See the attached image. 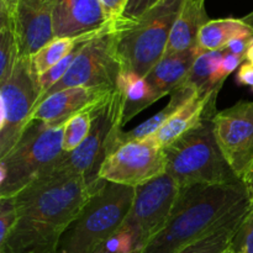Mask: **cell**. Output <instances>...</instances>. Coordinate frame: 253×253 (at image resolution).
Masks as SVG:
<instances>
[{"mask_svg":"<svg viewBox=\"0 0 253 253\" xmlns=\"http://www.w3.org/2000/svg\"><path fill=\"white\" fill-rule=\"evenodd\" d=\"M253 44V37H241V39H235L226 46V51L230 53L237 54L242 57L246 61V54L249 52L250 47Z\"/></svg>","mask_w":253,"mask_h":253,"instance_id":"cell-33","label":"cell"},{"mask_svg":"<svg viewBox=\"0 0 253 253\" xmlns=\"http://www.w3.org/2000/svg\"><path fill=\"white\" fill-rule=\"evenodd\" d=\"M179 193L180 188L168 173L135 188L132 205L123 225L132 232L141 249L165 229Z\"/></svg>","mask_w":253,"mask_h":253,"instance_id":"cell-11","label":"cell"},{"mask_svg":"<svg viewBox=\"0 0 253 253\" xmlns=\"http://www.w3.org/2000/svg\"><path fill=\"white\" fill-rule=\"evenodd\" d=\"M54 0H19L14 16L20 56L31 58L54 39Z\"/></svg>","mask_w":253,"mask_h":253,"instance_id":"cell-13","label":"cell"},{"mask_svg":"<svg viewBox=\"0 0 253 253\" xmlns=\"http://www.w3.org/2000/svg\"><path fill=\"white\" fill-rule=\"evenodd\" d=\"M224 54L225 49L212 52L202 51L197 57L185 82L190 84L198 94L207 95L225 82L220 73Z\"/></svg>","mask_w":253,"mask_h":253,"instance_id":"cell-23","label":"cell"},{"mask_svg":"<svg viewBox=\"0 0 253 253\" xmlns=\"http://www.w3.org/2000/svg\"><path fill=\"white\" fill-rule=\"evenodd\" d=\"M141 251L142 249L132 232L123 225L90 253H141Z\"/></svg>","mask_w":253,"mask_h":253,"instance_id":"cell-27","label":"cell"},{"mask_svg":"<svg viewBox=\"0 0 253 253\" xmlns=\"http://www.w3.org/2000/svg\"><path fill=\"white\" fill-rule=\"evenodd\" d=\"M167 173L165 148L153 135L123 143L111 151L99 170V179L137 188Z\"/></svg>","mask_w":253,"mask_h":253,"instance_id":"cell-10","label":"cell"},{"mask_svg":"<svg viewBox=\"0 0 253 253\" xmlns=\"http://www.w3.org/2000/svg\"><path fill=\"white\" fill-rule=\"evenodd\" d=\"M246 61H249L250 63L253 64V44H252L251 47H250L249 52H247V54H246Z\"/></svg>","mask_w":253,"mask_h":253,"instance_id":"cell-38","label":"cell"},{"mask_svg":"<svg viewBox=\"0 0 253 253\" xmlns=\"http://www.w3.org/2000/svg\"><path fill=\"white\" fill-rule=\"evenodd\" d=\"M252 205L242 182L180 189L167 225L141 253H178Z\"/></svg>","mask_w":253,"mask_h":253,"instance_id":"cell-2","label":"cell"},{"mask_svg":"<svg viewBox=\"0 0 253 253\" xmlns=\"http://www.w3.org/2000/svg\"><path fill=\"white\" fill-rule=\"evenodd\" d=\"M113 90L114 89L84 86L62 89L49 94L37 104L31 115V120L43 121L49 125H62L76 114L98 104Z\"/></svg>","mask_w":253,"mask_h":253,"instance_id":"cell-15","label":"cell"},{"mask_svg":"<svg viewBox=\"0 0 253 253\" xmlns=\"http://www.w3.org/2000/svg\"><path fill=\"white\" fill-rule=\"evenodd\" d=\"M17 2H19V0H0V12L12 17L16 11Z\"/></svg>","mask_w":253,"mask_h":253,"instance_id":"cell-36","label":"cell"},{"mask_svg":"<svg viewBox=\"0 0 253 253\" xmlns=\"http://www.w3.org/2000/svg\"><path fill=\"white\" fill-rule=\"evenodd\" d=\"M121 100L116 89L93 108V125L86 140L73 152L63 153L52 167L82 175L89 184L99 182V170L108 156L111 135L123 128Z\"/></svg>","mask_w":253,"mask_h":253,"instance_id":"cell-8","label":"cell"},{"mask_svg":"<svg viewBox=\"0 0 253 253\" xmlns=\"http://www.w3.org/2000/svg\"><path fill=\"white\" fill-rule=\"evenodd\" d=\"M202 49L199 46L178 53L165 54L148 72L146 79L160 99L172 94L188 78L194 61Z\"/></svg>","mask_w":253,"mask_h":253,"instance_id":"cell-16","label":"cell"},{"mask_svg":"<svg viewBox=\"0 0 253 253\" xmlns=\"http://www.w3.org/2000/svg\"><path fill=\"white\" fill-rule=\"evenodd\" d=\"M242 20H244V21L253 30V11L250 12V14L246 15L245 17H242Z\"/></svg>","mask_w":253,"mask_h":253,"instance_id":"cell-37","label":"cell"},{"mask_svg":"<svg viewBox=\"0 0 253 253\" xmlns=\"http://www.w3.org/2000/svg\"><path fill=\"white\" fill-rule=\"evenodd\" d=\"M237 253H246V252H245L242 249H240V250H237Z\"/></svg>","mask_w":253,"mask_h":253,"instance_id":"cell-40","label":"cell"},{"mask_svg":"<svg viewBox=\"0 0 253 253\" xmlns=\"http://www.w3.org/2000/svg\"><path fill=\"white\" fill-rule=\"evenodd\" d=\"M63 127L30 121L16 145L0 158V198L16 195L62 157Z\"/></svg>","mask_w":253,"mask_h":253,"instance_id":"cell-6","label":"cell"},{"mask_svg":"<svg viewBox=\"0 0 253 253\" xmlns=\"http://www.w3.org/2000/svg\"><path fill=\"white\" fill-rule=\"evenodd\" d=\"M17 220L14 198H0V245L7 239Z\"/></svg>","mask_w":253,"mask_h":253,"instance_id":"cell-28","label":"cell"},{"mask_svg":"<svg viewBox=\"0 0 253 253\" xmlns=\"http://www.w3.org/2000/svg\"><path fill=\"white\" fill-rule=\"evenodd\" d=\"M94 106L76 114L64 124L63 141H62V148L64 153L73 152L86 140L93 125Z\"/></svg>","mask_w":253,"mask_h":253,"instance_id":"cell-26","label":"cell"},{"mask_svg":"<svg viewBox=\"0 0 253 253\" xmlns=\"http://www.w3.org/2000/svg\"><path fill=\"white\" fill-rule=\"evenodd\" d=\"M41 95L39 74L29 57H20L12 73L0 82V158L16 145Z\"/></svg>","mask_w":253,"mask_h":253,"instance_id":"cell-7","label":"cell"},{"mask_svg":"<svg viewBox=\"0 0 253 253\" xmlns=\"http://www.w3.org/2000/svg\"><path fill=\"white\" fill-rule=\"evenodd\" d=\"M184 0H160L137 19L114 22L123 71L146 77L167 48L170 31Z\"/></svg>","mask_w":253,"mask_h":253,"instance_id":"cell-4","label":"cell"},{"mask_svg":"<svg viewBox=\"0 0 253 253\" xmlns=\"http://www.w3.org/2000/svg\"><path fill=\"white\" fill-rule=\"evenodd\" d=\"M103 180L49 167L14 195L17 220L0 253H54L67 227Z\"/></svg>","mask_w":253,"mask_h":253,"instance_id":"cell-1","label":"cell"},{"mask_svg":"<svg viewBox=\"0 0 253 253\" xmlns=\"http://www.w3.org/2000/svg\"><path fill=\"white\" fill-rule=\"evenodd\" d=\"M236 82L240 85L250 88L253 91V64L249 61L244 62L237 71Z\"/></svg>","mask_w":253,"mask_h":253,"instance_id":"cell-34","label":"cell"},{"mask_svg":"<svg viewBox=\"0 0 253 253\" xmlns=\"http://www.w3.org/2000/svg\"><path fill=\"white\" fill-rule=\"evenodd\" d=\"M224 253H237V250L235 249V245L232 247H230L229 250H227V251H225Z\"/></svg>","mask_w":253,"mask_h":253,"instance_id":"cell-39","label":"cell"},{"mask_svg":"<svg viewBox=\"0 0 253 253\" xmlns=\"http://www.w3.org/2000/svg\"><path fill=\"white\" fill-rule=\"evenodd\" d=\"M253 37V30L242 19L209 20L200 29L198 46L202 51H222L235 39Z\"/></svg>","mask_w":253,"mask_h":253,"instance_id":"cell-21","label":"cell"},{"mask_svg":"<svg viewBox=\"0 0 253 253\" xmlns=\"http://www.w3.org/2000/svg\"><path fill=\"white\" fill-rule=\"evenodd\" d=\"M158 1L160 0H128L125 11H124L121 17L130 20L137 19L141 15L145 14L146 11H148L151 7L155 6Z\"/></svg>","mask_w":253,"mask_h":253,"instance_id":"cell-30","label":"cell"},{"mask_svg":"<svg viewBox=\"0 0 253 253\" xmlns=\"http://www.w3.org/2000/svg\"><path fill=\"white\" fill-rule=\"evenodd\" d=\"M100 0H54V37H82L109 24Z\"/></svg>","mask_w":253,"mask_h":253,"instance_id":"cell-14","label":"cell"},{"mask_svg":"<svg viewBox=\"0 0 253 253\" xmlns=\"http://www.w3.org/2000/svg\"><path fill=\"white\" fill-rule=\"evenodd\" d=\"M214 90H211L207 95L197 94L195 96H193L167 123L163 124L162 127L153 135L163 148H167L168 146L172 145L180 136L194 128L202 121Z\"/></svg>","mask_w":253,"mask_h":253,"instance_id":"cell-20","label":"cell"},{"mask_svg":"<svg viewBox=\"0 0 253 253\" xmlns=\"http://www.w3.org/2000/svg\"><path fill=\"white\" fill-rule=\"evenodd\" d=\"M253 205L235 214L219 227L212 230L203 239L193 242L178 253H224L235 245L237 235L247 215L251 212Z\"/></svg>","mask_w":253,"mask_h":253,"instance_id":"cell-22","label":"cell"},{"mask_svg":"<svg viewBox=\"0 0 253 253\" xmlns=\"http://www.w3.org/2000/svg\"><path fill=\"white\" fill-rule=\"evenodd\" d=\"M235 249H242L246 253H253V208L235 240Z\"/></svg>","mask_w":253,"mask_h":253,"instance_id":"cell-29","label":"cell"},{"mask_svg":"<svg viewBox=\"0 0 253 253\" xmlns=\"http://www.w3.org/2000/svg\"><path fill=\"white\" fill-rule=\"evenodd\" d=\"M121 100L123 126L141 111L160 100L146 77L132 71H123L115 86Z\"/></svg>","mask_w":253,"mask_h":253,"instance_id":"cell-19","label":"cell"},{"mask_svg":"<svg viewBox=\"0 0 253 253\" xmlns=\"http://www.w3.org/2000/svg\"><path fill=\"white\" fill-rule=\"evenodd\" d=\"M20 57L14 21L9 15L0 12V82L12 73Z\"/></svg>","mask_w":253,"mask_h":253,"instance_id":"cell-25","label":"cell"},{"mask_svg":"<svg viewBox=\"0 0 253 253\" xmlns=\"http://www.w3.org/2000/svg\"><path fill=\"white\" fill-rule=\"evenodd\" d=\"M214 133L225 160L240 179L253 160V101L240 100L217 111Z\"/></svg>","mask_w":253,"mask_h":253,"instance_id":"cell-12","label":"cell"},{"mask_svg":"<svg viewBox=\"0 0 253 253\" xmlns=\"http://www.w3.org/2000/svg\"><path fill=\"white\" fill-rule=\"evenodd\" d=\"M245 62V59L242 57L237 56V54L230 53L225 49V54L222 57V62H221V68H220V73H221V78L226 79L235 69L237 68L239 66H241L242 63Z\"/></svg>","mask_w":253,"mask_h":253,"instance_id":"cell-32","label":"cell"},{"mask_svg":"<svg viewBox=\"0 0 253 253\" xmlns=\"http://www.w3.org/2000/svg\"><path fill=\"white\" fill-rule=\"evenodd\" d=\"M240 180H241L242 184L246 188V192L249 194L250 200H251L253 204V160L244 169L241 177H240Z\"/></svg>","mask_w":253,"mask_h":253,"instance_id":"cell-35","label":"cell"},{"mask_svg":"<svg viewBox=\"0 0 253 253\" xmlns=\"http://www.w3.org/2000/svg\"><path fill=\"white\" fill-rule=\"evenodd\" d=\"M109 21H116L123 16L128 0H100Z\"/></svg>","mask_w":253,"mask_h":253,"instance_id":"cell-31","label":"cell"},{"mask_svg":"<svg viewBox=\"0 0 253 253\" xmlns=\"http://www.w3.org/2000/svg\"><path fill=\"white\" fill-rule=\"evenodd\" d=\"M133 197L135 188L103 180L63 232L54 253H90L123 226Z\"/></svg>","mask_w":253,"mask_h":253,"instance_id":"cell-5","label":"cell"},{"mask_svg":"<svg viewBox=\"0 0 253 253\" xmlns=\"http://www.w3.org/2000/svg\"><path fill=\"white\" fill-rule=\"evenodd\" d=\"M121 72L123 64L116 47L115 26L110 21L84 43L66 76L41 100L49 94L74 86L115 89Z\"/></svg>","mask_w":253,"mask_h":253,"instance_id":"cell-9","label":"cell"},{"mask_svg":"<svg viewBox=\"0 0 253 253\" xmlns=\"http://www.w3.org/2000/svg\"><path fill=\"white\" fill-rule=\"evenodd\" d=\"M86 36L89 35L82 37H54L52 41H49L46 46L42 47L31 57L36 73L40 76L56 66L58 62L66 58Z\"/></svg>","mask_w":253,"mask_h":253,"instance_id":"cell-24","label":"cell"},{"mask_svg":"<svg viewBox=\"0 0 253 253\" xmlns=\"http://www.w3.org/2000/svg\"><path fill=\"white\" fill-rule=\"evenodd\" d=\"M208 21L205 0H184L170 31L165 54L178 53L197 47L200 29Z\"/></svg>","mask_w":253,"mask_h":253,"instance_id":"cell-17","label":"cell"},{"mask_svg":"<svg viewBox=\"0 0 253 253\" xmlns=\"http://www.w3.org/2000/svg\"><path fill=\"white\" fill-rule=\"evenodd\" d=\"M222 85L212 93L202 121L165 148L167 173L180 189L241 182L225 160L214 133L216 101Z\"/></svg>","mask_w":253,"mask_h":253,"instance_id":"cell-3","label":"cell"},{"mask_svg":"<svg viewBox=\"0 0 253 253\" xmlns=\"http://www.w3.org/2000/svg\"><path fill=\"white\" fill-rule=\"evenodd\" d=\"M198 94V91L193 88L190 84H188L187 82L182 84V85L178 86L172 94H170L169 103L165 106L161 111H158L157 114L152 116L148 120L143 121L142 124H140L138 126H136L135 128L130 131H123V128H119L115 132L111 135L110 138V145H109V153L111 151H114L115 148H118L119 146L123 145V143L128 142L131 140H137V138H143L147 137V136L155 135L161 127H162L163 124L167 123L183 105L188 103L193 96H195Z\"/></svg>","mask_w":253,"mask_h":253,"instance_id":"cell-18","label":"cell"}]
</instances>
